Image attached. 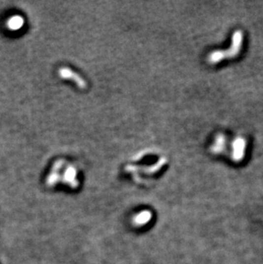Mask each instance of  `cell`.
I'll list each match as a JSON object with an SVG mask.
<instances>
[{"label": "cell", "mask_w": 263, "mask_h": 264, "mask_svg": "<svg viewBox=\"0 0 263 264\" xmlns=\"http://www.w3.org/2000/svg\"><path fill=\"white\" fill-rule=\"evenodd\" d=\"M60 77L65 80H70L74 81V83L77 85L78 87L83 89L87 87L86 81H84L82 78L79 76L77 74H75L74 71L71 70L70 68H61L58 71Z\"/></svg>", "instance_id": "6da1fadb"}, {"label": "cell", "mask_w": 263, "mask_h": 264, "mask_svg": "<svg viewBox=\"0 0 263 264\" xmlns=\"http://www.w3.org/2000/svg\"><path fill=\"white\" fill-rule=\"evenodd\" d=\"M23 19L19 16H14L9 21V27L12 30L21 29V27H23Z\"/></svg>", "instance_id": "7a4b0ae2"}]
</instances>
